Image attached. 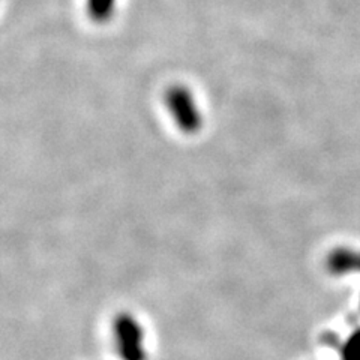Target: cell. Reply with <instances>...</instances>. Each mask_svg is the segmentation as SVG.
<instances>
[{
  "label": "cell",
  "instance_id": "6da1fadb",
  "mask_svg": "<svg viewBox=\"0 0 360 360\" xmlns=\"http://www.w3.org/2000/svg\"><path fill=\"white\" fill-rule=\"evenodd\" d=\"M165 105L173 116L176 125L185 134H195L201 128V112L194 95L185 86H172L164 95Z\"/></svg>",
  "mask_w": 360,
  "mask_h": 360
},
{
  "label": "cell",
  "instance_id": "7a4b0ae2",
  "mask_svg": "<svg viewBox=\"0 0 360 360\" xmlns=\"http://www.w3.org/2000/svg\"><path fill=\"white\" fill-rule=\"evenodd\" d=\"M115 341L122 360H146L144 332L132 315H117L115 320Z\"/></svg>",
  "mask_w": 360,
  "mask_h": 360
},
{
  "label": "cell",
  "instance_id": "3957f363",
  "mask_svg": "<svg viewBox=\"0 0 360 360\" xmlns=\"http://www.w3.org/2000/svg\"><path fill=\"white\" fill-rule=\"evenodd\" d=\"M326 264L329 272L336 276L360 272V252L352 248H336L329 254Z\"/></svg>",
  "mask_w": 360,
  "mask_h": 360
},
{
  "label": "cell",
  "instance_id": "277c9868",
  "mask_svg": "<svg viewBox=\"0 0 360 360\" xmlns=\"http://www.w3.org/2000/svg\"><path fill=\"white\" fill-rule=\"evenodd\" d=\"M116 0H87L89 15L94 21L104 22L115 14Z\"/></svg>",
  "mask_w": 360,
  "mask_h": 360
},
{
  "label": "cell",
  "instance_id": "5b68a950",
  "mask_svg": "<svg viewBox=\"0 0 360 360\" xmlns=\"http://www.w3.org/2000/svg\"><path fill=\"white\" fill-rule=\"evenodd\" d=\"M341 356L342 360H360V329L348 338L341 350Z\"/></svg>",
  "mask_w": 360,
  "mask_h": 360
}]
</instances>
